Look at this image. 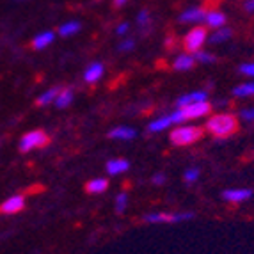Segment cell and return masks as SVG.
<instances>
[{
  "label": "cell",
  "instance_id": "cell-27",
  "mask_svg": "<svg viewBox=\"0 0 254 254\" xmlns=\"http://www.w3.org/2000/svg\"><path fill=\"white\" fill-rule=\"evenodd\" d=\"M197 178H199V169H195V167H190V169H187L185 174H183V180H185L187 183L197 182Z\"/></svg>",
  "mask_w": 254,
  "mask_h": 254
},
{
  "label": "cell",
  "instance_id": "cell-11",
  "mask_svg": "<svg viewBox=\"0 0 254 254\" xmlns=\"http://www.w3.org/2000/svg\"><path fill=\"white\" fill-rule=\"evenodd\" d=\"M204 23H206V27H210V29H220V27H224V23H226V14L217 11V9L206 11V14H204Z\"/></svg>",
  "mask_w": 254,
  "mask_h": 254
},
{
  "label": "cell",
  "instance_id": "cell-5",
  "mask_svg": "<svg viewBox=\"0 0 254 254\" xmlns=\"http://www.w3.org/2000/svg\"><path fill=\"white\" fill-rule=\"evenodd\" d=\"M48 135L45 133L43 130H34V131H29L25 135L20 139V151L21 153H29L32 149H38V148H45L48 144Z\"/></svg>",
  "mask_w": 254,
  "mask_h": 254
},
{
  "label": "cell",
  "instance_id": "cell-1",
  "mask_svg": "<svg viewBox=\"0 0 254 254\" xmlns=\"http://www.w3.org/2000/svg\"><path fill=\"white\" fill-rule=\"evenodd\" d=\"M204 128L215 139H228L229 135L237 133L238 118L235 114H231V112H219V114L208 118Z\"/></svg>",
  "mask_w": 254,
  "mask_h": 254
},
{
  "label": "cell",
  "instance_id": "cell-21",
  "mask_svg": "<svg viewBox=\"0 0 254 254\" xmlns=\"http://www.w3.org/2000/svg\"><path fill=\"white\" fill-rule=\"evenodd\" d=\"M71 102H73V91L68 89V87H66V89H63V87H61L59 94L55 96V102H54L55 105L59 107V109H64V107H68Z\"/></svg>",
  "mask_w": 254,
  "mask_h": 254
},
{
  "label": "cell",
  "instance_id": "cell-8",
  "mask_svg": "<svg viewBox=\"0 0 254 254\" xmlns=\"http://www.w3.org/2000/svg\"><path fill=\"white\" fill-rule=\"evenodd\" d=\"M204 14H206L204 7H189L180 14L178 21L180 23H201L204 21Z\"/></svg>",
  "mask_w": 254,
  "mask_h": 254
},
{
  "label": "cell",
  "instance_id": "cell-10",
  "mask_svg": "<svg viewBox=\"0 0 254 254\" xmlns=\"http://www.w3.org/2000/svg\"><path fill=\"white\" fill-rule=\"evenodd\" d=\"M25 208V199L21 195H13L0 204V213H18Z\"/></svg>",
  "mask_w": 254,
  "mask_h": 254
},
{
  "label": "cell",
  "instance_id": "cell-26",
  "mask_svg": "<svg viewBox=\"0 0 254 254\" xmlns=\"http://www.w3.org/2000/svg\"><path fill=\"white\" fill-rule=\"evenodd\" d=\"M127 204H128V194L127 192H121V194L116 197V212L123 213L125 210H127Z\"/></svg>",
  "mask_w": 254,
  "mask_h": 254
},
{
  "label": "cell",
  "instance_id": "cell-32",
  "mask_svg": "<svg viewBox=\"0 0 254 254\" xmlns=\"http://www.w3.org/2000/svg\"><path fill=\"white\" fill-rule=\"evenodd\" d=\"M244 9H246V13L253 14L254 13V0H246V2H244Z\"/></svg>",
  "mask_w": 254,
  "mask_h": 254
},
{
  "label": "cell",
  "instance_id": "cell-18",
  "mask_svg": "<svg viewBox=\"0 0 254 254\" xmlns=\"http://www.w3.org/2000/svg\"><path fill=\"white\" fill-rule=\"evenodd\" d=\"M233 36V30L229 29V27H220V29H215L212 36H208V41L212 43V45H220V43L229 41V38Z\"/></svg>",
  "mask_w": 254,
  "mask_h": 254
},
{
  "label": "cell",
  "instance_id": "cell-31",
  "mask_svg": "<svg viewBox=\"0 0 254 254\" xmlns=\"http://www.w3.org/2000/svg\"><path fill=\"white\" fill-rule=\"evenodd\" d=\"M128 29H130V25L123 21V23H119V25L116 27V34H118V36H125L128 32Z\"/></svg>",
  "mask_w": 254,
  "mask_h": 254
},
{
  "label": "cell",
  "instance_id": "cell-29",
  "mask_svg": "<svg viewBox=\"0 0 254 254\" xmlns=\"http://www.w3.org/2000/svg\"><path fill=\"white\" fill-rule=\"evenodd\" d=\"M238 71H240L242 75H246V76H253V78H254V61H253V63H246V64H242L240 68H238Z\"/></svg>",
  "mask_w": 254,
  "mask_h": 254
},
{
  "label": "cell",
  "instance_id": "cell-23",
  "mask_svg": "<svg viewBox=\"0 0 254 254\" xmlns=\"http://www.w3.org/2000/svg\"><path fill=\"white\" fill-rule=\"evenodd\" d=\"M59 91H61V87H57V85H55V87H50V89L45 91V93L38 98V102L36 103H38L39 107H45V105H48V103L55 102V96L59 94Z\"/></svg>",
  "mask_w": 254,
  "mask_h": 254
},
{
  "label": "cell",
  "instance_id": "cell-35",
  "mask_svg": "<svg viewBox=\"0 0 254 254\" xmlns=\"http://www.w3.org/2000/svg\"><path fill=\"white\" fill-rule=\"evenodd\" d=\"M18 2H25V0H18Z\"/></svg>",
  "mask_w": 254,
  "mask_h": 254
},
{
  "label": "cell",
  "instance_id": "cell-30",
  "mask_svg": "<svg viewBox=\"0 0 254 254\" xmlns=\"http://www.w3.org/2000/svg\"><path fill=\"white\" fill-rule=\"evenodd\" d=\"M240 118L246 123H254V109H244L240 110Z\"/></svg>",
  "mask_w": 254,
  "mask_h": 254
},
{
  "label": "cell",
  "instance_id": "cell-12",
  "mask_svg": "<svg viewBox=\"0 0 254 254\" xmlns=\"http://www.w3.org/2000/svg\"><path fill=\"white\" fill-rule=\"evenodd\" d=\"M173 118L171 114H165V116H158L157 119H153L151 123L148 125V131L149 133H158V131H164L167 130L169 127H173Z\"/></svg>",
  "mask_w": 254,
  "mask_h": 254
},
{
  "label": "cell",
  "instance_id": "cell-15",
  "mask_svg": "<svg viewBox=\"0 0 254 254\" xmlns=\"http://www.w3.org/2000/svg\"><path fill=\"white\" fill-rule=\"evenodd\" d=\"M105 169H107V173L112 174V176H116V174H123L130 169V162L125 160V158H112V160L107 162Z\"/></svg>",
  "mask_w": 254,
  "mask_h": 254
},
{
  "label": "cell",
  "instance_id": "cell-34",
  "mask_svg": "<svg viewBox=\"0 0 254 254\" xmlns=\"http://www.w3.org/2000/svg\"><path fill=\"white\" fill-rule=\"evenodd\" d=\"M128 0H112V4H114V7H123L125 4H127Z\"/></svg>",
  "mask_w": 254,
  "mask_h": 254
},
{
  "label": "cell",
  "instance_id": "cell-6",
  "mask_svg": "<svg viewBox=\"0 0 254 254\" xmlns=\"http://www.w3.org/2000/svg\"><path fill=\"white\" fill-rule=\"evenodd\" d=\"M213 105L208 100L204 102H195V103H190V105H185V107H180V114L183 118V123L189 121V119H199V118H204L212 112Z\"/></svg>",
  "mask_w": 254,
  "mask_h": 254
},
{
  "label": "cell",
  "instance_id": "cell-9",
  "mask_svg": "<svg viewBox=\"0 0 254 254\" xmlns=\"http://www.w3.org/2000/svg\"><path fill=\"white\" fill-rule=\"evenodd\" d=\"M103 71H105V66L102 63H91L84 71V80L85 84H96L100 78L103 76Z\"/></svg>",
  "mask_w": 254,
  "mask_h": 254
},
{
  "label": "cell",
  "instance_id": "cell-33",
  "mask_svg": "<svg viewBox=\"0 0 254 254\" xmlns=\"http://www.w3.org/2000/svg\"><path fill=\"white\" fill-rule=\"evenodd\" d=\"M151 182L155 183V185H162V183H165V176L162 173H158V174H155V176H153Z\"/></svg>",
  "mask_w": 254,
  "mask_h": 254
},
{
  "label": "cell",
  "instance_id": "cell-4",
  "mask_svg": "<svg viewBox=\"0 0 254 254\" xmlns=\"http://www.w3.org/2000/svg\"><path fill=\"white\" fill-rule=\"evenodd\" d=\"M194 217L190 212H153L144 215V222L148 224H176Z\"/></svg>",
  "mask_w": 254,
  "mask_h": 254
},
{
  "label": "cell",
  "instance_id": "cell-13",
  "mask_svg": "<svg viewBox=\"0 0 254 254\" xmlns=\"http://www.w3.org/2000/svg\"><path fill=\"white\" fill-rule=\"evenodd\" d=\"M208 100V93L206 91H194V93H189V94H183L176 100V107H185V105H190V103L195 102H204Z\"/></svg>",
  "mask_w": 254,
  "mask_h": 254
},
{
  "label": "cell",
  "instance_id": "cell-7",
  "mask_svg": "<svg viewBox=\"0 0 254 254\" xmlns=\"http://www.w3.org/2000/svg\"><path fill=\"white\" fill-rule=\"evenodd\" d=\"M254 192L251 189H229L222 192V199L228 203H246L253 197Z\"/></svg>",
  "mask_w": 254,
  "mask_h": 254
},
{
  "label": "cell",
  "instance_id": "cell-3",
  "mask_svg": "<svg viewBox=\"0 0 254 254\" xmlns=\"http://www.w3.org/2000/svg\"><path fill=\"white\" fill-rule=\"evenodd\" d=\"M208 41V30L206 27H194L192 30H189L183 38V48L187 54H195V52L203 50V45Z\"/></svg>",
  "mask_w": 254,
  "mask_h": 254
},
{
  "label": "cell",
  "instance_id": "cell-19",
  "mask_svg": "<svg viewBox=\"0 0 254 254\" xmlns=\"http://www.w3.org/2000/svg\"><path fill=\"white\" fill-rule=\"evenodd\" d=\"M80 29H82L80 21H76V20L66 21V23H63V25L59 27V36H63V38H69V36L80 32Z\"/></svg>",
  "mask_w": 254,
  "mask_h": 254
},
{
  "label": "cell",
  "instance_id": "cell-14",
  "mask_svg": "<svg viewBox=\"0 0 254 254\" xmlns=\"http://www.w3.org/2000/svg\"><path fill=\"white\" fill-rule=\"evenodd\" d=\"M194 64H195V59H194V55L192 54H180L176 59H174L173 63V68L176 69V71H189V69L194 68Z\"/></svg>",
  "mask_w": 254,
  "mask_h": 254
},
{
  "label": "cell",
  "instance_id": "cell-16",
  "mask_svg": "<svg viewBox=\"0 0 254 254\" xmlns=\"http://www.w3.org/2000/svg\"><path fill=\"white\" fill-rule=\"evenodd\" d=\"M54 39H55L54 32H52V30H45V32H41V34H38L32 39L30 47L34 48V50H45V48L50 47L52 43H54Z\"/></svg>",
  "mask_w": 254,
  "mask_h": 254
},
{
  "label": "cell",
  "instance_id": "cell-25",
  "mask_svg": "<svg viewBox=\"0 0 254 254\" xmlns=\"http://www.w3.org/2000/svg\"><path fill=\"white\" fill-rule=\"evenodd\" d=\"M194 55V59L195 63H201V64H212L217 61V57L213 54H210V52H204V50H199V52H195Z\"/></svg>",
  "mask_w": 254,
  "mask_h": 254
},
{
  "label": "cell",
  "instance_id": "cell-28",
  "mask_svg": "<svg viewBox=\"0 0 254 254\" xmlns=\"http://www.w3.org/2000/svg\"><path fill=\"white\" fill-rule=\"evenodd\" d=\"M133 47H135V41H133L131 38H127V39H123V41L118 45V50L125 54V52H131V50H133Z\"/></svg>",
  "mask_w": 254,
  "mask_h": 254
},
{
  "label": "cell",
  "instance_id": "cell-20",
  "mask_svg": "<svg viewBox=\"0 0 254 254\" xmlns=\"http://www.w3.org/2000/svg\"><path fill=\"white\" fill-rule=\"evenodd\" d=\"M107 187H109V182L105 178H94L91 182H87L85 190L89 192V194H102V192L107 190Z\"/></svg>",
  "mask_w": 254,
  "mask_h": 254
},
{
  "label": "cell",
  "instance_id": "cell-2",
  "mask_svg": "<svg viewBox=\"0 0 254 254\" xmlns=\"http://www.w3.org/2000/svg\"><path fill=\"white\" fill-rule=\"evenodd\" d=\"M201 137H203V130H201L199 127H194V125H182V127L174 128V130L171 131L169 139L174 146H190V144H194V142H197Z\"/></svg>",
  "mask_w": 254,
  "mask_h": 254
},
{
  "label": "cell",
  "instance_id": "cell-24",
  "mask_svg": "<svg viewBox=\"0 0 254 254\" xmlns=\"http://www.w3.org/2000/svg\"><path fill=\"white\" fill-rule=\"evenodd\" d=\"M135 21H137V27H139L140 30H149V29H151V16H149L148 9H142V11H139Z\"/></svg>",
  "mask_w": 254,
  "mask_h": 254
},
{
  "label": "cell",
  "instance_id": "cell-22",
  "mask_svg": "<svg viewBox=\"0 0 254 254\" xmlns=\"http://www.w3.org/2000/svg\"><path fill=\"white\" fill-rule=\"evenodd\" d=\"M235 98H251L254 96V82H246V84H238L233 89Z\"/></svg>",
  "mask_w": 254,
  "mask_h": 254
},
{
  "label": "cell",
  "instance_id": "cell-17",
  "mask_svg": "<svg viewBox=\"0 0 254 254\" xmlns=\"http://www.w3.org/2000/svg\"><path fill=\"white\" fill-rule=\"evenodd\" d=\"M109 137L116 140H131L137 137V131L130 127H116L109 131Z\"/></svg>",
  "mask_w": 254,
  "mask_h": 254
}]
</instances>
